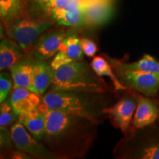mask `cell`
I'll return each instance as SVG.
<instances>
[{
  "mask_svg": "<svg viewBox=\"0 0 159 159\" xmlns=\"http://www.w3.org/2000/svg\"><path fill=\"white\" fill-rule=\"evenodd\" d=\"M97 124L90 119L57 110L46 112L44 138L52 150L59 153L76 151L80 143H87L89 129Z\"/></svg>",
  "mask_w": 159,
  "mask_h": 159,
  "instance_id": "1",
  "label": "cell"
},
{
  "mask_svg": "<svg viewBox=\"0 0 159 159\" xmlns=\"http://www.w3.org/2000/svg\"><path fill=\"white\" fill-rule=\"evenodd\" d=\"M99 97V93L51 90L41 97L38 108L45 114L48 110L63 111L97 123V116L105 108Z\"/></svg>",
  "mask_w": 159,
  "mask_h": 159,
  "instance_id": "2",
  "label": "cell"
},
{
  "mask_svg": "<svg viewBox=\"0 0 159 159\" xmlns=\"http://www.w3.org/2000/svg\"><path fill=\"white\" fill-rule=\"evenodd\" d=\"M51 90L103 93L106 87L100 77L86 63L74 61L53 71Z\"/></svg>",
  "mask_w": 159,
  "mask_h": 159,
  "instance_id": "3",
  "label": "cell"
},
{
  "mask_svg": "<svg viewBox=\"0 0 159 159\" xmlns=\"http://www.w3.org/2000/svg\"><path fill=\"white\" fill-rule=\"evenodd\" d=\"M3 23L6 35L27 52L43 32L53 27L54 21L47 16H34L28 11Z\"/></svg>",
  "mask_w": 159,
  "mask_h": 159,
  "instance_id": "4",
  "label": "cell"
},
{
  "mask_svg": "<svg viewBox=\"0 0 159 159\" xmlns=\"http://www.w3.org/2000/svg\"><path fill=\"white\" fill-rule=\"evenodd\" d=\"M119 80L126 87L147 97H154L159 91V75L132 70L123 67L119 61H113Z\"/></svg>",
  "mask_w": 159,
  "mask_h": 159,
  "instance_id": "5",
  "label": "cell"
},
{
  "mask_svg": "<svg viewBox=\"0 0 159 159\" xmlns=\"http://www.w3.org/2000/svg\"><path fill=\"white\" fill-rule=\"evenodd\" d=\"M12 142L17 150H19L32 156L42 158H55V154L38 142L36 139L31 136L25 126L18 122L13 125L11 129Z\"/></svg>",
  "mask_w": 159,
  "mask_h": 159,
  "instance_id": "6",
  "label": "cell"
},
{
  "mask_svg": "<svg viewBox=\"0 0 159 159\" xmlns=\"http://www.w3.org/2000/svg\"><path fill=\"white\" fill-rule=\"evenodd\" d=\"M66 32L63 26L55 28L52 27L43 32L35 42L33 52V58L47 61L56 55L66 35Z\"/></svg>",
  "mask_w": 159,
  "mask_h": 159,
  "instance_id": "7",
  "label": "cell"
},
{
  "mask_svg": "<svg viewBox=\"0 0 159 159\" xmlns=\"http://www.w3.org/2000/svg\"><path fill=\"white\" fill-rule=\"evenodd\" d=\"M85 26L98 27L105 25L114 15L113 0H81Z\"/></svg>",
  "mask_w": 159,
  "mask_h": 159,
  "instance_id": "8",
  "label": "cell"
},
{
  "mask_svg": "<svg viewBox=\"0 0 159 159\" xmlns=\"http://www.w3.org/2000/svg\"><path fill=\"white\" fill-rule=\"evenodd\" d=\"M136 106L137 99L130 94H126L112 107L103 109L102 114L108 115L115 126L125 134L132 123Z\"/></svg>",
  "mask_w": 159,
  "mask_h": 159,
  "instance_id": "9",
  "label": "cell"
},
{
  "mask_svg": "<svg viewBox=\"0 0 159 159\" xmlns=\"http://www.w3.org/2000/svg\"><path fill=\"white\" fill-rule=\"evenodd\" d=\"M46 15L58 26L71 28L85 27L81 0H74L63 7L50 10Z\"/></svg>",
  "mask_w": 159,
  "mask_h": 159,
  "instance_id": "10",
  "label": "cell"
},
{
  "mask_svg": "<svg viewBox=\"0 0 159 159\" xmlns=\"http://www.w3.org/2000/svg\"><path fill=\"white\" fill-rule=\"evenodd\" d=\"M159 116V108L154 101L148 97H138L136 112L132 126L136 129L143 128L152 125Z\"/></svg>",
  "mask_w": 159,
  "mask_h": 159,
  "instance_id": "11",
  "label": "cell"
},
{
  "mask_svg": "<svg viewBox=\"0 0 159 159\" xmlns=\"http://www.w3.org/2000/svg\"><path fill=\"white\" fill-rule=\"evenodd\" d=\"M41 95L26 88L14 87L12 91L10 102L18 114L27 113L38 108L41 103Z\"/></svg>",
  "mask_w": 159,
  "mask_h": 159,
  "instance_id": "12",
  "label": "cell"
},
{
  "mask_svg": "<svg viewBox=\"0 0 159 159\" xmlns=\"http://www.w3.org/2000/svg\"><path fill=\"white\" fill-rule=\"evenodd\" d=\"M27 52L11 39H3L0 43V69H11L13 66L27 58Z\"/></svg>",
  "mask_w": 159,
  "mask_h": 159,
  "instance_id": "13",
  "label": "cell"
},
{
  "mask_svg": "<svg viewBox=\"0 0 159 159\" xmlns=\"http://www.w3.org/2000/svg\"><path fill=\"white\" fill-rule=\"evenodd\" d=\"M35 60V59H34ZM54 69L45 61L35 60L30 90L38 94H45L51 85Z\"/></svg>",
  "mask_w": 159,
  "mask_h": 159,
  "instance_id": "14",
  "label": "cell"
},
{
  "mask_svg": "<svg viewBox=\"0 0 159 159\" xmlns=\"http://www.w3.org/2000/svg\"><path fill=\"white\" fill-rule=\"evenodd\" d=\"M19 122L21 123L32 136L37 140L44 136L46 130V114L36 108L33 111L19 115Z\"/></svg>",
  "mask_w": 159,
  "mask_h": 159,
  "instance_id": "15",
  "label": "cell"
},
{
  "mask_svg": "<svg viewBox=\"0 0 159 159\" xmlns=\"http://www.w3.org/2000/svg\"><path fill=\"white\" fill-rule=\"evenodd\" d=\"M34 61V58H26L16 63L10 69L14 87L30 89Z\"/></svg>",
  "mask_w": 159,
  "mask_h": 159,
  "instance_id": "16",
  "label": "cell"
},
{
  "mask_svg": "<svg viewBox=\"0 0 159 159\" xmlns=\"http://www.w3.org/2000/svg\"><path fill=\"white\" fill-rule=\"evenodd\" d=\"M75 29L69 27V29L67 30L66 35L59 49V51L64 53L71 62L82 61L84 54L80 42V39Z\"/></svg>",
  "mask_w": 159,
  "mask_h": 159,
  "instance_id": "17",
  "label": "cell"
},
{
  "mask_svg": "<svg viewBox=\"0 0 159 159\" xmlns=\"http://www.w3.org/2000/svg\"><path fill=\"white\" fill-rule=\"evenodd\" d=\"M28 0H0L2 22L14 19L27 11Z\"/></svg>",
  "mask_w": 159,
  "mask_h": 159,
  "instance_id": "18",
  "label": "cell"
},
{
  "mask_svg": "<svg viewBox=\"0 0 159 159\" xmlns=\"http://www.w3.org/2000/svg\"><path fill=\"white\" fill-rule=\"evenodd\" d=\"M91 66L94 69L96 74L99 77H108L113 83L116 91H122L128 89L119 80L116 73L114 71L110 64L104 57L96 56L91 61Z\"/></svg>",
  "mask_w": 159,
  "mask_h": 159,
  "instance_id": "19",
  "label": "cell"
},
{
  "mask_svg": "<svg viewBox=\"0 0 159 159\" xmlns=\"http://www.w3.org/2000/svg\"><path fill=\"white\" fill-rule=\"evenodd\" d=\"M119 63L125 68L159 75V62L150 55H144L140 60L134 63Z\"/></svg>",
  "mask_w": 159,
  "mask_h": 159,
  "instance_id": "20",
  "label": "cell"
},
{
  "mask_svg": "<svg viewBox=\"0 0 159 159\" xmlns=\"http://www.w3.org/2000/svg\"><path fill=\"white\" fill-rule=\"evenodd\" d=\"M19 115L14 111L11 103L8 100L4 101L1 103L0 107V127L7 128L8 125L14 124L16 120H19Z\"/></svg>",
  "mask_w": 159,
  "mask_h": 159,
  "instance_id": "21",
  "label": "cell"
},
{
  "mask_svg": "<svg viewBox=\"0 0 159 159\" xmlns=\"http://www.w3.org/2000/svg\"><path fill=\"white\" fill-rule=\"evenodd\" d=\"M137 157L142 159H159V141L151 142L142 147Z\"/></svg>",
  "mask_w": 159,
  "mask_h": 159,
  "instance_id": "22",
  "label": "cell"
},
{
  "mask_svg": "<svg viewBox=\"0 0 159 159\" xmlns=\"http://www.w3.org/2000/svg\"><path fill=\"white\" fill-rule=\"evenodd\" d=\"M13 80L12 75L3 71L0 75V102H3L11 92Z\"/></svg>",
  "mask_w": 159,
  "mask_h": 159,
  "instance_id": "23",
  "label": "cell"
},
{
  "mask_svg": "<svg viewBox=\"0 0 159 159\" xmlns=\"http://www.w3.org/2000/svg\"><path fill=\"white\" fill-rule=\"evenodd\" d=\"M80 42L83 53L87 57H91L94 56L97 51V48L96 44L92 40L87 39V38H81L80 39Z\"/></svg>",
  "mask_w": 159,
  "mask_h": 159,
  "instance_id": "24",
  "label": "cell"
},
{
  "mask_svg": "<svg viewBox=\"0 0 159 159\" xmlns=\"http://www.w3.org/2000/svg\"><path fill=\"white\" fill-rule=\"evenodd\" d=\"M0 142L1 147L4 148H11L12 147V137L11 132H9L7 128H0Z\"/></svg>",
  "mask_w": 159,
  "mask_h": 159,
  "instance_id": "25",
  "label": "cell"
},
{
  "mask_svg": "<svg viewBox=\"0 0 159 159\" xmlns=\"http://www.w3.org/2000/svg\"><path fill=\"white\" fill-rule=\"evenodd\" d=\"M11 158H16V159H26V158H31V157H29V154L26 153V152H23L18 150L15 152H13V155L11 156Z\"/></svg>",
  "mask_w": 159,
  "mask_h": 159,
  "instance_id": "26",
  "label": "cell"
},
{
  "mask_svg": "<svg viewBox=\"0 0 159 159\" xmlns=\"http://www.w3.org/2000/svg\"><path fill=\"white\" fill-rule=\"evenodd\" d=\"M41 1H47V0H41Z\"/></svg>",
  "mask_w": 159,
  "mask_h": 159,
  "instance_id": "27",
  "label": "cell"
}]
</instances>
